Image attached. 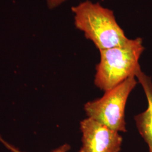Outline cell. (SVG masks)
Returning <instances> with one entry per match:
<instances>
[{
  "label": "cell",
  "instance_id": "1",
  "mask_svg": "<svg viewBox=\"0 0 152 152\" xmlns=\"http://www.w3.org/2000/svg\"><path fill=\"white\" fill-rule=\"evenodd\" d=\"M71 10L76 28L99 51L120 46L129 39L117 22L114 12L100 4L87 0Z\"/></svg>",
  "mask_w": 152,
  "mask_h": 152
},
{
  "label": "cell",
  "instance_id": "2",
  "mask_svg": "<svg viewBox=\"0 0 152 152\" xmlns=\"http://www.w3.org/2000/svg\"><path fill=\"white\" fill-rule=\"evenodd\" d=\"M141 38L129 39L117 47L99 51L100 61L96 65L94 83L107 91L118 85L140 67L139 60L144 51Z\"/></svg>",
  "mask_w": 152,
  "mask_h": 152
},
{
  "label": "cell",
  "instance_id": "3",
  "mask_svg": "<svg viewBox=\"0 0 152 152\" xmlns=\"http://www.w3.org/2000/svg\"><path fill=\"white\" fill-rule=\"evenodd\" d=\"M135 75L130 76L117 86L107 91L102 98L88 102L84 110L88 118L113 130L126 132L125 107L131 92L136 86Z\"/></svg>",
  "mask_w": 152,
  "mask_h": 152
},
{
  "label": "cell",
  "instance_id": "4",
  "mask_svg": "<svg viewBox=\"0 0 152 152\" xmlns=\"http://www.w3.org/2000/svg\"><path fill=\"white\" fill-rule=\"evenodd\" d=\"M82 146L79 152H120L123 141L118 132L90 118L80 123Z\"/></svg>",
  "mask_w": 152,
  "mask_h": 152
},
{
  "label": "cell",
  "instance_id": "5",
  "mask_svg": "<svg viewBox=\"0 0 152 152\" xmlns=\"http://www.w3.org/2000/svg\"><path fill=\"white\" fill-rule=\"evenodd\" d=\"M136 78L140 83L145 94L148 102L147 109L135 116L136 127L139 134L149 147V152H152V81L139 68L135 73Z\"/></svg>",
  "mask_w": 152,
  "mask_h": 152
},
{
  "label": "cell",
  "instance_id": "6",
  "mask_svg": "<svg viewBox=\"0 0 152 152\" xmlns=\"http://www.w3.org/2000/svg\"><path fill=\"white\" fill-rule=\"evenodd\" d=\"M0 141L5 146L9 151H10L11 152H23L20 151L19 149H18L16 147L8 143L7 141L5 140L0 135ZM71 149V146L68 144H65L53 150V151L51 152H68Z\"/></svg>",
  "mask_w": 152,
  "mask_h": 152
},
{
  "label": "cell",
  "instance_id": "7",
  "mask_svg": "<svg viewBox=\"0 0 152 152\" xmlns=\"http://www.w3.org/2000/svg\"><path fill=\"white\" fill-rule=\"evenodd\" d=\"M66 0H47V4L50 9H55Z\"/></svg>",
  "mask_w": 152,
  "mask_h": 152
}]
</instances>
